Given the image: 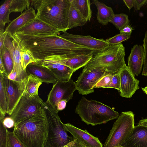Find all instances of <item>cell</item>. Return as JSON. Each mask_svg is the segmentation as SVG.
<instances>
[{
    "instance_id": "cell-1",
    "label": "cell",
    "mask_w": 147,
    "mask_h": 147,
    "mask_svg": "<svg viewBox=\"0 0 147 147\" xmlns=\"http://www.w3.org/2000/svg\"><path fill=\"white\" fill-rule=\"evenodd\" d=\"M16 34L22 47L31 52L37 63L49 56L66 55L70 58L96 51L74 43L58 35L40 36Z\"/></svg>"
},
{
    "instance_id": "cell-2",
    "label": "cell",
    "mask_w": 147,
    "mask_h": 147,
    "mask_svg": "<svg viewBox=\"0 0 147 147\" xmlns=\"http://www.w3.org/2000/svg\"><path fill=\"white\" fill-rule=\"evenodd\" d=\"M48 123L41 107L35 115L15 124L13 132L26 147H45Z\"/></svg>"
},
{
    "instance_id": "cell-3",
    "label": "cell",
    "mask_w": 147,
    "mask_h": 147,
    "mask_svg": "<svg viewBox=\"0 0 147 147\" xmlns=\"http://www.w3.org/2000/svg\"><path fill=\"white\" fill-rule=\"evenodd\" d=\"M37 9L36 18L64 32L68 30L69 0H30Z\"/></svg>"
},
{
    "instance_id": "cell-4",
    "label": "cell",
    "mask_w": 147,
    "mask_h": 147,
    "mask_svg": "<svg viewBox=\"0 0 147 147\" xmlns=\"http://www.w3.org/2000/svg\"><path fill=\"white\" fill-rule=\"evenodd\" d=\"M125 48L121 43L109 45L93 53L92 58L84 66L103 69L112 76L119 74L126 65Z\"/></svg>"
},
{
    "instance_id": "cell-5",
    "label": "cell",
    "mask_w": 147,
    "mask_h": 147,
    "mask_svg": "<svg viewBox=\"0 0 147 147\" xmlns=\"http://www.w3.org/2000/svg\"><path fill=\"white\" fill-rule=\"evenodd\" d=\"M75 111L82 121L93 126L105 124L119 116L117 112L109 106L96 100H88L84 96L78 102Z\"/></svg>"
},
{
    "instance_id": "cell-6",
    "label": "cell",
    "mask_w": 147,
    "mask_h": 147,
    "mask_svg": "<svg viewBox=\"0 0 147 147\" xmlns=\"http://www.w3.org/2000/svg\"><path fill=\"white\" fill-rule=\"evenodd\" d=\"M42 107L48 123V136L45 147H70L74 139L64 129L58 113L43 100Z\"/></svg>"
},
{
    "instance_id": "cell-7",
    "label": "cell",
    "mask_w": 147,
    "mask_h": 147,
    "mask_svg": "<svg viewBox=\"0 0 147 147\" xmlns=\"http://www.w3.org/2000/svg\"><path fill=\"white\" fill-rule=\"evenodd\" d=\"M134 115L131 111L122 112L114 122L103 147H118L131 134L134 128Z\"/></svg>"
},
{
    "instance_id": "cell-8",
    "label": "cell",
    "mask_w": 147,
    "mask_h": 147,
    "mask_svg": "<svg viewBox=\"0 0 147 147\" xmlns=\"http://www.w3.org/2000/svg\"><path fill=\"white\" fill-rule=\"evenodd\" d=\"M107 74L106 70L102 68L84 67L76 82V90L82 95L93 92L95 85Z\"/></svg>"
},
{
    "instance_id": "cell-9",
    "label": "cell",
    "mask_w": 147,
    "mask_h": 147,
    "mask_svg": "<svg viewBox=\"0 0 147 147\" xmlns=\"http://www.w3.org/2000/svg\"><path fill=\"white\" fill-rule=\"evenodd\" d=\"M42 100L38 95L31 98L23 96L9 117L16 124L36 114Z\"/></svg>"
},
{
    "instance_id": "cell-10",
    "label": "cell",
    "mask_w": 147,
    "mask_h": 147,
    "mask_svg": "<svg viewBox=\"0 0 147 147\" xmlns=\"http://www.w3.org/2000/svg\"><path fill=\"white\" fill-rule=\"evenodd\" d=\"M76 90V82L71 78L67 82L58 80L53 84L46 102L57 111L58 103L62 100H66L68 102L71 99Z\"/></svg>"
},
{
    "instance_id": "cell-11",
    "label": "cell",
    "mask_w": 147,
    "mask_h": 147,
    "mask_svg": "<svg viewBox=\"0 0 147 147\" xmlns=\"http://www.w3.org/2000/svg\"><path fill=\"white\" fill-rule=\"evenodd\" d=\"M68 58L66 55H50L37 63L49 69L58 80L67 82L71 78L74 72L73 69L63 63L64 60Z\"/></svg>"
},
{
    "instance_id": "cell-12",
    "label": "cell",
    "mask_w": 147,
    "mask_h": 147,
    "mask_svg": "<svg viewBox=\"0 0 147 147\" xmlns=\"http://www.w3.org/2000/svg\"><path fill=\"white\" fill-rule=\"evenodd\" d=\"M2 74L7 98V113L10 116L23 96L24 82V80L18 81L10 80L3 74Z\"/></svg>"
},
{
    "instance_id": "cell-13",
    "label": "cell",
    "mask_w": 147,
    "mask_h": 147,
    "mask_svg": "<svg viewBox=\"0 0 147 147\" xmlns=\"http://www.w3.org/2000/svg\"><path fill=\"white\" fill-rule=\"evenodd\" d=\"M7 34L5 41L4 45L10 52L13 63V69L17 72V81L24 80L28 76L26 70L23 69L21 64L20 52L22 46L20 39L16 34L11 40Z\"/></svg>"
},
{
    "instance_id": "cell-14",
    "label": "cell",
    "mask_w": 147,
    "mask_h": 147,
    "mask_svg": "<svg viewBox=\"0 0 147 147\" xmlns=\"http://www.w3.org/2000/svg\"><path fill=\"white\" fill-rule=\"evenodd\" d=\"M60 32L57 29L36 18L19 29L15 34L49 36L57 35Z\"/></svg>"
},
{
    "instance_id": "cell-15",
    "label": "cell",
    "mask_w": 147,
    "mask_h": 147,
    "mask_svg": "<svg viewBox=\"0 0 147 147\" xmlns=\"http://www.w3.org/2000/svg\"><path fill=\"white\" fill-rule=\"evenodd\" d=\"M59 36L76 44L96 50L101 49L109 45L103 38L97 39L89 35L72 34L65 32Z\"/></svg>"
},
{
    "instance_id": "cell-16",
    "label": "cell",
    "mask_w": 147,
    "mask_h": 147,
    "mask_svg": "<svg viewBox=\"0 0 147 147\" xmlns=\"http://www.w3.org/2000/svg\"><path fill=\"white\" fill-rule=\"evenodd\" d=\"M120 87L118 91L123 97L130 98L139 89V81L136 79L127 68L125 67L120 73Z\"/></svg>"
},
{
    "instance_id": "cell-17",
    "label": "cell",
    "mask_w": 147,
    "mask_h": 147,
    "mask_svg": "<svg viewBox=\"0 0 147 147\" xmlns=\"http://www.w3.org/2000/svg\"><path fill=\"white\" fill-rule=\"evenodd\" d=\"M65 129L71 134L73 138L88 147H103L98 137L89 133L86 130H83L70 123H63Z\"/></svg>"
},
{
    "instance_id": "cell-18",
    "label": "cell",
    "mask_w": 147,
    "mask_h": 147,
    "mask_svg": "<svg viewBox=\"0 0 147 147\" xmlns=\"http://www.w3.org/2000/svg\"><path fill=\"white\" fill-rule=\"evenodd\" d=\"M127 67L134 76L141 72L144 61V50L143 46L136 44L132 48L128 57Z\"/></svg>"
},
{
    "instance_id": "cell-19",
    "label": "cell",
    "mask_w": 147,
    "mask_h": 147,
    "mask_svg": "<svg viewBox=\"0 0 147 147\" xmlns=\"http://www.w3.org/2000/svg\"><path fill=\"white\" fill-rule=\"evenodd\" d=\"M36 18L35 10L31 7L11 21L6 28L5 31L11 38L13 39L15 34L19 29Z\"/></svg>"
},
{
    "instance_id": "cell-20",
    "label": "cell",
    "mask_w": 147,
    "mask_h": 147,
    "mask_svg": "<svg viewBox=\"0 0 147 147\" xmlns=\"http://www.w3.org/2000/svg\"><path fill=\"white\" fill-rule=\"evenodd\" d=\"M26 71L28 75H32L42 83L54 84L58 80L49 69L36 63L33 62L28 65Z\"/></svg>"
},
{
    "instance_id": "cell-21",
    "label": "cell",
    "mask_w": 147,
    "mask_h": 147,
    "mask_svg": "<svg viewBox=\"0 0 147 147\" xmlns=\"http://www.w3.org/2000/svg\"><path fill=\"white\" fill-rule=\"evenodd\" d=\"M122 147H147V127L135 126L131 134L121 145Z\"/></svg>"
},
{
    "instance_id": "cell-22",
    "label": "cell",
    "mask_w": 147,
    "mask_h": 147,
    "mask_svg": "<svg viewBox=\"0 0 147 147\" xmlns=\"http://www.w3.org/2000/svg\"><path fill=\"white\" fill-rule=\"evenodd\" d=\"M92 3L97 8V20L98 22L103 25H107L115 15L112 8L97 0H93Z\"/></svg>"
},
{
    "instance_id": "cell-23",
    "label": "cell",
    "mask_w": 147,
    "mask_h": 147,
    "mask_svg": "<svg viewBox=\"0 0 147 147\" xmlns=\"http://www.w3.org/2000/svg\"><path fill=\"white\" fill-rule=\"evenodd\" d=\"M93 52L66 59L63 61V63L73 69L75 72L81 67H84L88 63L92 58Z\"/></svg>"
},
{
    "instance_id": "cell-24",
    "label": "cell",
    "mask_w": 147,
    "mask_h": 147,
    "mask_svg": "<svg viewBox=\"0 0 147 147\" xmlns=\"http://www.w3.org/2000/svg\"><path fill=\"white\" fill-rule=\"evenodd\" d=\"M25 88L23 96L31 98L38 94V90L42 82L32 75H28L24 80Z\"/></svg>"
},
{
    "instance_id": "cell-25",
    "label": "cell",
    "mask_w": 147,
    "mask_h": 147,
    "mask_svg": "<svg viewBox=\"0 0 147 147\" xmlns=\"http://www.w3.org/2000/svg\"><path fill=\"white\" fill-rule=\"evenodd\" d=\"M71 4L85 18L90 21L92 18V11L89 0H69Z\"/></svg>"
},
{
    "instance_id": "cell-26",
    "label": "cell",
    "mask_w": 147,
    "mask_h": 147,
    "mask_svg": "<svg viewBox=\"0 0 147 147\" xmlns=\"http://www.w3.org/2000/svg\"><path fill=\"white\" fill-rule=\"evenodd\" d=\"M68 20V30L78 26H83L87 22L71 4L69 10Z\"/></svg>"
},
{
    "instance_id": "cell-27",
    "label": "cell",
    "mask_w": 147,
    "mask_h": 147,
    "mask_svg": "<svg viewBox=\"0 0 147 147\" xmlns=\"http://www.w3.org/2000/svg\"><path fill=\"white\" fill-rule=\"evenodd\" d=\"M10 2V0H6L0 7V32H5V24L11 22L9 19Z\"/></svg>"
},
{
    "instance_id": "cell-28",
    "label": "cell",
    "mask_w": 147,
    "mask_h": 147,
    "mask_svg": "<svg viewBox=\"0 0 147 147\" xmlns=\"http://www.w3.org/2000/svg\"><path fill=\"white\" fill-rule=\"evenodd\" d=\"M0 55H2L4 67V72L3 74L7 76L13 68V63L11 54L5 47L3 51L0 52Z\"/></svg>"
},
{
    "instance_id": "cell-29",
    "label": "cell",
    "mask_w": 147,
    "mask_h": 147,
    "mask_svg": "<svg viewBox=\"0 0 147 147\" xmlns=\"http://www.w3.org/2000/svg\"><path fill=\"white\" fill-rule=\"evenodd\" d=\"M30 0H10V13L12 12L22 13L24 10L30 8Z\"/></svg>"
},
{
    "instance_id": "cell-30",
    "label": "cell",
    "mask_w": 147,
    "mask_h": 147,
    "mask_svg": "<svg viewBox=\"0 0 147 147\" xmlns=\"http://www.w3.org/2000/svg\"><path fill=\"white\" fill-rule=\"evenodd\" d=\"M8 111L7 98L3 80L2 74L0 73V112L4 114Z\"/></svg>"
},
{
    "instance_id": "cell-31",
    "label": "cell",
    "mask_w": 147,
    "mask_h": 147,
    "mask_svg": "<svg viewBox=\"0 0 147 147\" xmlns=\"http://www.w3.org/2000/svg\"><path fill=\"white\" fill-rule=\"evenodd\" d=\"M109 22L112 24L117 29L120 30L129 25V20L127 15L121 13L115 14Z\"/></svg>"
},
{
    "instance_id": "cell-32",
    "label": "cell",
    "mask_w": 147,
    "mask_h": 147,
    "mask_svg": "<svg viewBox=\"0 0 147 147\" xmlns=\"http://www.w3.org/2000/svg\"><path fill=\"white\" fill-rule=\"evenodd\" d=\"M20 54L21 64L24 70H26L27 66L30 63L33 62L37 63L31 52L28 50L23 48L22 46Z\"/></svg>"
},
{
    "instance_id": "cell-33",
    "label": "cell",
    "mask_w": 147,
    "mask_h": 147,
    "mask_svg": "<svg viewBox=\"0 0 147 147\" xmlns=\"http://www.w3.org/2000/svg\"><path fill=\"white\" fill-rule=\"evenodd\" d=\"M8 147H26L18 138L13 131H8Z\"/></svg>"
},
{
    "instance_id": "cell-34",
    "label": "cell",
    "mask_w": 147,
    "mask_h": 147,
    "mask_svg": "<svg viewBox=\"0 0 147 147\" xmlns=\"http://www.w3.org/2000/svg\"><path fill=\"white\" fill-rule=\"evenodd\" d=\"M130 37V36L120 33L112 37L106 39L105 41L109 45H116L127 40Z\"/></svg>"
},
{
    "instance_id": "cell-35",
    "label": "cell",
    "mask_w": 147,
    "mask_h": 147,
    "mask_svg": "<svg viewBox=\"0 0 147 147\" xmlns=\"http://www.w3.org/2000/svg\"><path fill=\"white\" fill-rule=\"evenodd\" d=\"M4 119H0V147H8V130L3 125Z\"/></svg>"
},
{
    "instance_id": "cell-36",
    "label": "cell",
    "mask_w": 147,
    "mask_h": 147,
    "mask_svg": "<svg viewBox=\"0 0 147 147\" xmlns=\"http://www.w3.org/2000/svg\"><path fill=\"white\" fill-rule=\"evenodd\" d=\"M113 76L107 74L101 78L98 82L94 87L95 88H105L108 85L111 80Z\"/></svg>"
},
{
    "instance_id": "cell-37",
    "label": "cell",
    "mask_w": 147,
    "mask_h": 147,
    "mask_svg": "<svg viewBox=\"0 0 147 147\" xmlns=\"http://www.w3.org/2000/svg\"><path fill=\"white\" fill-rule=\"evenodd\" d=\"M143 41V47L144 50V61L142 75L146 76H147V30L145 32Z\"/></svg>"
},
{
    "instance_id": "cell-38",
    "label": "cell",
    "mask_w": 147,
    "mask_h": 147,
    "mask_svg": "<svg viewBox=\"0 0 147 147\" xmlns=\"http://www.w3.org/2000/svg\"><path fill=\"white\" fill-rule=\"evenodd\" d=\"M120 87V78L119 74L113 76L111 82L105 88H111L117 89L118 91Z\"/></svg>"
},
{
    "instance_id": "cell-39",
    "label": "cell",
    "mask_w": 147,
    "mask_h": 147,
    "mask_svg": "<svg viewBox=\"0 0 147 147\" xmlns=\"http://www.w3.org/2000/svg\"><path fill=\"white\" fill-rule=\"evenodd\" d=\"M3 123L4 125L8 128H11L14 126L15 122L11 117H6L4 119Z\"/></svg>"
},
{
    "instance_id": "cell-40",
    "label": "cell",
    "mask_w": 147,
    "mask_h": 147,
    "mask_svg": "<svg viewBox=\"0 0 147 147\" xmlns=\"http://www.w3.org/2000/svg\"><path fill=\"white\" fill-rule=\"evenodd\" d=\"M147 3V0H134L135 10H139L142 6Z\"/></svg>"
},
{
    "instance_id": "cell-41",
    "label": "cell",
    "mask_w": 147,
    "mask_h": 147,
    "mask_svg": "<svg viewBox=\"0 0 147 147\" xmlns=\"http://www.w3.org/2000/svg\"><path fill=\"white\" fill-rule=\"evenodd\" d=\"M7 34L5 31L4 32H0V52L3 51L5 47L4 42Z\"/></svg>"
},
{
    "instance_id": "cell-42",
    "label": "cell",
    "mask_w": 147,
    "mask_h": 147,
    "mask_svg": "<svg viewBox=\"0 0 147 147\" xmlns=\"http://www.w3.org/2000/svg\"><path fill=\"white\" fill-rule=\"evenodd\" d=\"M133 30V28L131 26L128 25L120 30V32L121 33L125 34L130 36Z\"/></svg>"
},
{
    "instance_id": "cell-43",
    "label": "cell",
    "mask_w": 147,
    "mask_h": 147,
    "mask_svg": "<svg viewBox=\"0 0 147 147\" xmlns=\"http://www.w3.org/2000/svg\"><path fill=\"white\" fill-rule=\"evenodd\" d=\"M67 102L66 100H63L60 101L58 103L57 108V113L65 108Z\"/></svg>"
},
{
    "instance_id": "cell-44",
    "label": "cell",
    "mask_w": 147,
    "mask_h": 147,
    "mask_svg": "<svg viewBox=\"0 0 147 147\" xmlns=\"http://www.w3.org/2000/svg\"><path fill=\"white\" fill-rule=\"evenodd\" d=\"M17 72L15 70L13 69L11 72L7 76L8 78L10 80L17 81Z\"/></svg>"
},
{
    "instance_id": "cell-45",
    "label": "cell",
    "mask_w": 147,
    "mask_h": 147,
    "mask_svg": "<svg viewBox=\"0 0 147 147\" xmlns=\"http://www.w3.org/2000/svg\"><path fill=\"white\" fill-rule=\"evenodd\" d=\"M70 147H88L79 141L74 139Z\"/></svg>"
},
{
    "instance_id": "cell-46",
    "label": "cell",
    "mask_w": 147,
    "mask_h": 147,
    "mask_svg": "<svg viewBox=\"0 0 147 147\" xmlns=\"http://www.w3.org/2000/svg\"><path fill=\"white\" fill-rule=\"evenodd\" d=\"M123 1L129 10L134 6V0H123Z\"/></svg>"
},
{
    "instance_id": "cell-47",
    "label": "cell",
    "mask_w": 147,
    "mask_h": 147,
    "mask_svg": "<svg viewBox=\"0 0 147 147\" xmlns=\"http://www.w3.org/2000/svg\"><path fill=\"white\" fill-rule=\"evenodd\" d=\"M4 67L2 55H0V73L3 74L4 72Z\"/></svg>"
},
{
    "instance_id": "cell-48",
    "label": "cell",
    "mask_w": 147,
    "mask_h": 147,
    "mask_svg": "<svg viewBox=\"0 0 147 147\" xmlns=\"http://www.w3.org/2000/svg\"><path fill=\"white\" fill-rule=\"evenodd\" d=\"M138 125L147 127V119L142 118L139 121Z\"/></svg>"
},
{
    "instance_id": "cell-49",
    "label": "cell",
    "mask_w": 147,
    "mask_h": 147,
    "mask_svg": "<svg viewBox=\"0 0 147 147\" xmlns=\"http://www.w3.org/2000/svg\"><path fill=\"white\" fill-rule=\"evenodd\" d=\"M143 91L146 94H147V86L145 88H142Z\"/></svg>"
},
{
    "instance_id": "cell-50",
    "label": "cell",
    "mask_w": 147,
    "mask_h": 147,
    "mask_svg": "<svg viewBox=\"0 0 147 147\" xmlns=\"http://www.w3.org/2000/svg\"><path fill=\"white\" fill-rule=\"evenodd\" d=\"M118 147H122L121 146L119 145V146H118Z\"/></svg>"
}]
</instances>
